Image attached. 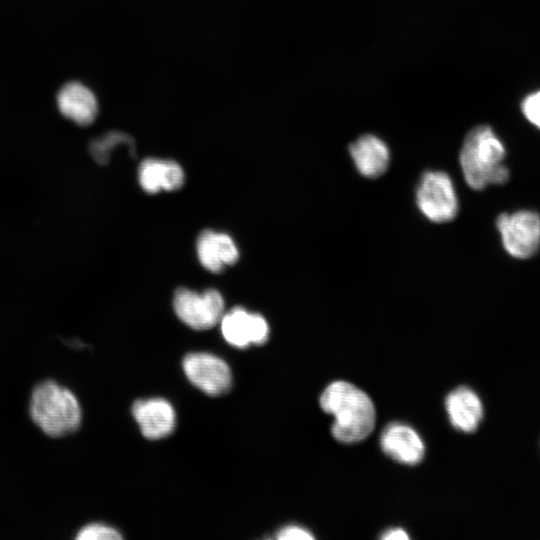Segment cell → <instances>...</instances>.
<instances>
[{
  "mask_svg": "<svg viewBox=\"0 0 540 540\" xmlns=\"http://www.w3.org/2000/svg\"><path fill=\"white\" fill-rule=\"evenodd\" d=\"M322 409L335 417L332 434L340 442L354 443L374 428L375 409L369 396L356 386L336 381L320 397Z\"/></svg>",
  "mask_w": 540,
  "mask_h": 540,
  "instance_id": "1",
  "label": "cell"
},
{
  "mask_svg": "<svg viewBox=\"0 0 540 540\" xmlns=\"http://www.w3.org/2000/svg\"><path fill=\"white\" fill-rule=\"evenodd\" d=\"M505 148L491 127L478 125L464 138L459 162L468 186L482 190L488 185L504 184L509 170L503 163Z\"/></svg>",
  "mask_w": 540,
  "mask_h": 540,
  "instance_id": "2",
  "label": "cell"
},
{
  "mask_svg": "<svg viewBox=\"0 0 540 540\" xmlns=\"http://www.w3.org/2000/svg\"><path fill=\"white\" fill-rule=\"evenodd\" d=\"M29 414L44 434L54 438L74 433L82 420L74 393L54 380H44L33 388Z\"/></svg>",
  "mask_w": 540,
  "mask_h": 540,
  "instance_id": "3",
  "label": "cell"
},
{
  "mask_svg": "<svg viewBox=\"0 0 540 540\" xmlns=\"http://www.w3.org/2000/svg\"><path fill=\"white\" fill-rule=\"evenodd\" d=\"M415 198L419 211L432 222H448L457 215V194L446 172L425 171L417 184Z\"/></svg>",
  "mask_w": 540,
  "mask_h": 540,
  "instance_id": "4",
  "label": "cell"
},
{
  "mask_svg": "<svg viewBox=\"0 0 540 540\" xmlns=\"http://www.w3.org/2000/svg\"><path fill=\"white\" fill-rule=\"evenodd\" d=\"M496 225L505 250L515 258L526 259L540 246V216L522 210L498 216Z\"/></svg>",
  "mask_w": 540,
  "mask_h": 540,
  "instance_id": "5",
  "label": "cell"
},
{
  "mask_svg": "<svg viewBox=\"0 0 540 540\" xmlns=\"http://www.w3.org/2000/svg\"><path fill=\"white\" fill-rule=\"evenodd\" d=\"M224 299L214 290L208 289L199 294L180 288L173 298V307L178 318L195 330H206L220 322L224 314Z\"/></svg>",
  "mask_w": 540,
  "mask_h": 540,
  "instance_id": "6",
  "label": "cell"
},
{
  "mask_svg": "<svg viewBox=\"0 0 540 540\" xmlns=\"http://www.w3.org/2000/svg\"><path fill=\"white\" fill-rule=\"evenodd\" d=\"M183 369L188 380L208 395L219 396L231 388V370L218 356L190 353L183 360Z\"/></svg>",
  "mask_w": 540,
  "mask_h": 540,
  "instance_id": "7",
  "label": "cell"
},
{
  "mask_svg": "<svg viewBox=\"0 0 540 540\" xmlns=\"http://www.w3.org/2000/svg\"><path fill=\"white\" fill-rule=\"evenodd\" d=\"M220 324L224 339L237 348L261 345L268 339L269 326L265 318L242 307L224 313Z\"/></svg>",
  "mask_w": 540,
  "mask_h": 540,
  "instance_id": "8",
  "label": "cell"
},
{
  "mask_svg": "<svg viewBox=\"0 0 540 540\" xmlns=\"http://www.w3.org/2000/svg\"><path fill=\"white\" fill-rule=\"evenodd\" d=\"M131 411L142 435L150 440L166 437L175 428L174 408L163 398L137 400Z\"/></svg>",
  "mask_w": 540,
  "mask_h": 540,
  "instance_id": "9",
  "label": "cell"
},
{
  "mask_svg": "<svg viewBox=\"0 0 540 540\" xmlns=\"http://www.w3.org/2000/svg\"><path fill=\"white\" fill-rule=\"evenodd\" d=\"M56 101L60 113L80 126L90 125L98 113L95 94L77 81L64 84L57 93Z\"/></svg>",
  "mask_w": 540,
  "mask_h": 540,
  "instance_id": "10",
  "label": "cell"
},
{
  "mask_svg": "<svg viewBox=\"0 0 540 540\" xmlns=\"http://www.w3.org/2000/svg\"><path fill=\"white\" fill-rule=\"evenodd\" d=\"M349 153L357 171L366 178L383 175L390 163V151L379 137L365 134L349 146Z\"/></svg>",
  "mask_w": 540,
  "mask_h": 540,
  "instance_id": "11",
  "label": "cell"
},
{
  "mask_svg": "<svg viewBox=\"0 0 540 540\" xmlns=\"http://www.w3.org/2000/svg\"><path fill=\"white\" fill-rule=\"evenodd\" d=\"M383 451L394 460L414 465L424 455V444L411 427L401 423H391L382 432L380 439Z\"/></svg>",
  "mask_w": 540,
  "mask_h": 540,
  "instance_id": "12",
  "label": "cell"
},
{
  "mask_svg": "<svg viewBox=\"0 0 540 540\" xmlns=\"http://www.w3.org/2000/svg\"><path fill=\"white\" fill-rule=\"evenodd\" d=\"M196 249L202 266L213 273L221 272L239 258V251L232 238L211 230H205L199 235Z\"/></svg>",
  "mask_w": 540,
  "mask_h": 540,
  "instance_id": "13",
  "label": "cell"
},
{
  "mask_svg": "<svg viewBox=\"0 0 540 540\" xmlns=\"http://www.w3.org/2000/svg\"><path fill=\"white\" fill-rule=\"evenodd\" d=\"M138 179L145 192L154 194L160 190L172 191L181 188L184 172L175 161L147 158L139 166Z\"/></svg>",
  "mask_w": 540,
  "mask_h": 540,
  "instance_id": "14",
  "label": "cell"
},
{
  "mask_svg": "<svg viewBox=\"0 0 540 540\" xmlns=\"http://www.w3.org/2000/svg\"><path fill=\"white\" fill-rule=\"evenodd\" d=\"M446 409L452 425L468 433L477 429L483 416L480 398L473 390L463 386L447 396Z\"/></svg>",
  "mask_w": 540,
  "mask_h": 540,
  "instance_id": "15",
  "label": "cell"
},
{
  "mask_svg": "<svg viewBox=\"0 0 540 540\" xmlns=\"http://www.w3.org/2000/svg\"><path fill=\"white\" fill-rule=\"evenodd\" d=\"M118 145H128L134 149V142L129 135L113 131L91 141L89 153L99 165H106Z\"/></svg>",
  "mask_w": 540,
  "mask_h": 540,
  "instance_id": "16",
  "label": "cell"
},
{
  "mask_svg": "<svg viewBox=\"0 0 540 540\" xmlns=\"http://www.w3.org/2000/svg\"><path fill=\"white\" fill-rule=\"evenodd\" d=\"M77 540H118L121 534L111 526L91 523L82 527L76 535Z\"/></svg>",
  "mask_w": 540,
  "mask_h": 540,
  "instance_id": "17",
  "label": "cell"
},
{
  "mask_svg": "<svg viewBox=\"0 0 540 540\" xmlns=\"http://www.w3.org/2000/svg\"><path fill=\"white\" fill-rule=\"evenodd\" d=\"M521 108L525 117L540 129V91L531 93L525 97Z\"/></svg>",
  "mask_w": 540,
  "mask_h": 540,
  "instance_id": "18",
  "label": "cell"
},
{
  "mask_svg": "<svg viewBox=\"0 0 540 540\" xmlns=\"http://www.w3.org/2000/svg\"><path fill=\"white\" fill-rule=\"evenodd\" d=\"M279 540H290V539H314L313 535L310 534L306 529L296 526V525H289L285 526L282 529H280L276 536Z\"/></svg>",
  "mask_w": 540,
  "mask_h": 540,
  "instance_id": "19",
  "label": "cell"
},
{
  "mask_svg": "<svg viewBox=\"0 0 540 540\" xmlns=\"http://www.w3.org/2000/svg\"><path fill=\"white\" fill-rule=\"evenodd\" d=\"M381 538L387 539V540H402V539H409V536L406 534L404 530L400 528H396V529H391L385 532Z\"/></svg>",
  "mask_w": 540,
  "mask_h": 540,
  "instance_id": "20",
  "label": "cell"
}]
</instances>
